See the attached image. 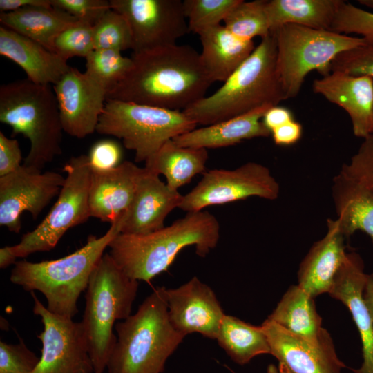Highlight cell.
Listing matches in <instances>:
<instances>
[{
  "label": "cell",
  "mask_w": 373,
  "mask_h": 373,
  "mask_svg": "<svg viewBox=\"0 0 373 373\" xmlns=\"http://www.w3.org/2000/svg\"><path fill=\"white\" fill-rule=\"evenodd\" d=\"M169 321L185 336L199 333L216 339L225 315L211 288L196 276L174 289H166Z\"/></svg>",
  "instance_id": "e0dca14e"
},
{
  "label": "cell",
  "mask_w": 373,
  "mask_h": 373,
  "mask_svg": "<svg viewBox=\"0 0 373 373\" xmlns=\"http://www.w3.org/2000/svg\"><path fill=\"white\" fill-rule=\"evenodd\" d=\"M0 55L19 66L27 79L41 85H54L70 68L57 53L3 26H0Z\"/></svg>",
  "instance_id": "603a6c76"
},
{
  "label": "cell",
  "mask_w": 373,
  "mask_h": 373,
  "mask_svg": "<svg viewBox=\"0 0 373 373\" xmlns=\"http://www.w3.org/2000/svg\"><path fill=\"white\" fill-rule=\"evenodd\" d=\"M93 50V26L80 20L62 30L53 43L54 52L66 61L74 57L86 58Z\"/></svg>",
  "instance_id": "d590c367"
},
{
  "label": "cell",
  "mask_w": 373,
  "mask_h": 373,
  "mask_svg": "<svg viewBox=\"0 0 373 373\" xmlns=\"http://www.w3.org/2000/svg\"><path fill=\"white\" fill-rule=\"evenodd\" d=\"M267 373H280L278 368L274 364H269L267 368Z\"/></svg>",
  "instance_id": "681fc988"
},
{
  "label": "cell",
  "mask_w": 373,
  "mask_h": 373,
  "mask_svg": "<svg viewBox=\"0 0 373 373\" xmlns=\"http://www.w3.org/2000/svg\"><path fill=\"white\" fill-rule=\"evenodd\" d=\"M341 0H271L265 10L270 32L285 24L330 30Z\"/></svg>",
  "instance_id": "83f0119b"
},
{
  "label": "cell",
  "mask_w": 373,
  "mask_h": 373,
  "mask_svg": "<svg viewBox=\"0 0 373 373\" xmlns=\"http://www.w3.org/2000/svg\"><path fill=\"white\" fill-rule=\"evenodd\" d=\"M16 258L12 256L8 249V247H1L0 249V268L6 269L11 265H15Z\"/></svg>",
  "instance_id": "c3c4849f"
},
{
  "label": "cell",
  "mask_w": 373,
  "mask_h": 373,
  "mask_svg": "<svg viewBox=\"0 0 373 373\" xmlns=\"http://www.w3.org/2000/svg\"><path fill=\"white\" fill-rule=\"evenodd\" d=\"M93 46L94 50H132V33L124 16L112 8L108 10L93 26Z\"/></svg>",
  "instance_id": "836d02e7"
},
{
  "label": "cell",
  "mask_w": 373,
  "mask_h": 373,
  "mask_svg": "<svg viewBox=\"0 0 373 373\" xmlns=\"http://www.w3.org/2000/svg\"><path fill=\"white\" fill-rule=\"evenodd\" d=\"M52 88L65 133L80 139L96 131L107 99L104 88L70 66Z\"/></svg>",
  "instance_id": "2e32d148"
},
{
  "label": "cell",
  "mask_w": 373,
  "mask_h": 373,
  "mask_svg": "<svg viewBox=\"0 0 373 373\" xmlns=\"http://www.w3.org/2000/svg\"><path fill=\"white\" fill-rule=\"evenodd\" d=\"M273 106H263L245 114L218 123L195 128L172 139L180 146L212 149L232 146L244 140L271 135L262 122Z\"/></svg>",
  "instance_id": "cb8c5ba5"
},
{
  "label": "cell",
  "mask_w": 373,
  "mask_h": 373,
  "mask_svg": "<svg viewBox=\"0 0 373 373\" xmlns=\"http://www.w3.org/2000/svg\"><path fill=\"white\" fill-rule=\"evenodd\" d=\"M33 312L41 318L44 330L37 338L42 344L41 356L33 373H92L93 363L81 322L50 312L30 292Z\"/></svg>",
  "instance_id": "7c38bea8"
},
{
  "label": "cell",
  "mask_w": 373,
  "mask_h": 373,
  "mask_svg": "<svg viewBox=\"0 0 373 373\" xmlns=\"http://www.w3.org/2000/svg\"><path fill=\"white\" fill-rule=\"evenodd\" d=\"M21 151L16 139L7 137L0 131V177L10 173L22 164Z\"/></svg>",
  "instance_id": "7bdbcfd3"
},
{
  "label": "cell",
  "mask_w": 373,
  "mask_h": 373,
  "mask_svg": "<svg viewBox=\"0 0 373 373\" xmlns=\"http://www.w3.org/2000/svg\"><path fill=\"white\" fill-rule=\"evenodd\" d=\"M261 326L269 342L270 354L278 362L280 373H341L346 367L325 328L319 341L312 343L267 318Z\"/></svg>",
  "instance_id": "9a60e30c"
},
{
  "label": "cell",
  "mask_w": 373,
  "mask_h": 373,
  "mask_svg": "<svg viewBox=\"0 0 373 373\" xmlns=\"http://www.w3.org/2000/svg\"><path fill=\"white\" fill-rule=\"evenodd\" d=\"M64 171L65 182L48 215L34 230L23 235L19 243L8 246L16 258L52 249L69 229L91 217L88 204L91 168L88 155L71 157Z\"/></svg>",
  "instance_id": "30bf717a"
},
{
  "label": "cell",
  "mask_w": 373,
  "mask_h": 373,
  "mask_svg": "<svg viewBox=\"0 0 373 373\" xmlns=\"http://www.w3.org/2000/svg\"><path fill=\"white\" fill-rule=\"evenodd\" d=\"M51 3L53 7L93 26L111 9L110 1L107 0H51Z\"/></svg>",
  "instance_id": "60d3db41"
},
{
  "label": "cell",
  "mask_w": 373,
  "mask_h": 373,
  "mask_svg": "<svg viewBox=\"0 0 373 373\" xmlns=\"http://www.w3.org/2000/svg\"><path fill=\"white\" fill-rule=\"evenodd\" d=\"M51 0H0L1 12H7L29 7H51Z\"/></svg>",
  "instance_id": "bcb514c9"
},
{
  "label": "cell",
  "mask_w": 373,
  "mask_h": 373,
  "mask_svg": "<svg viewBox=\"0 0 373 373\" xmlns=\"http://www.w3.org/2000/svg\"><path fill=\"white\" fill-rule=\"evenodd\" d=\"M294 120L292 112L283 106H271L265 113L262 122L271 132L275 128Z\"/></svg>",
  "instance_id": "f6af8a7d"
},
{
  "label": "cell",
  "mask_w": 373,
  "mask_h": 373,
  "mask_svg": "<svg viewBox=\"0 0 373 373\" xmlns=\"http://www.w3.org/2000/svg\"><path fill=\"white\" fill-rule=\"evenodd\" d=\"M271 34L276 41V70L286 99L298 94L309 72L316 70L327 75L338 54L369 44L361 37L295 24H285Z\"/></svg>",
  "instance_id": "ba28073f"
},
{
  "label": "cell",
  "mask_w": 373,
  "mask_h": 373,
  "mask_svg": "<svg viewBox=\"0 0 373 373\" xmlns=\"http://www.w3.org/2000/svg\"><path fill=\"white\" fill-rule=\"evenodd\" d=\"M357 152L340 173L373 191V133L363 138Z\"/></svg>",
  "instance_id": "ab89813d"
},
{
  "label": "cell",
  "mask_w": 373,
  "mask_h": 373,
  "mask_svg": "<svg viewBox=\"0 0 373 373\" xmlns=\"http://www.w3.org/2000/svg\"><path fill=\"white\" fill-rule=\"evenodd\" d=\"M372 133H373V117H372Z\"/></svg>",
  "instance_id": "816d5d0a"
},
{
  "label": "cell",
  "mask_w": 373,
  "mask_h": 373,
  "mask_svg": "<svg viewBox=\"0 0 373 373\" xmlns=\"http://www.w3.org/2000/svg\"><path fill=\"white\" fill-rule=\"evenodd\" d=\"M280 185L267 166L254 162L231 169H212L203 174L197 185L183 195L179 209L193 212L217 204H223L258 197L276 200Z\"/></svg>",
  "instance_id": "8fae6325"
},
{
  "label": "cell",
  "mask_w": 373,
  "mask_h": 373,
  "mask_svg": "<svg viewBox=\"0 0 373 373\" xmlns=\"http://www.w3.org/2000/svg\"><path fill=\"white\" fill-rule=\"evenodd\" d=\"M265 0L241 1L224 20V26L234 35L253 41L256 37L263 39L271 35L267 21Z\"/></svg>",
  "instance_id": "d6a6232c"
},
{
  "label": "cell",
  "mask_w": 373,
  "mask_h": 373,
  "mask_svg": "<svg viewBox=\"0 0 373 373\" xmlns=\"http://www.w3.org/2000/svg\"><path fill=\"white\" fill-rule=\"evenodd\" d=\"M267 319L312 343L319 341L324 329L314 298L298 285L289 287Z\"/></svg>",
  "instance_id": "f1b7e54d"
},
{
  "label": "cell",
  "mask_w": 373,
  "mask_h": 373,
  "mask_svg": "<svg viewBox=\"0 0 373 373\" xmlns=\"http://www.w3.org/2000/svg\"><path fill=\"white\" fill-rule=\"evenodd\" d=\"M358 1L367 8H373V0H359Z\"/></svg>",
  "instance_id": "f907efd6"
},
{
  "label": "cell",
  "mask_w": 373,
  "mask_h": 373,
  "mask_svg": "<svg viewBox=\"0 0 373 373\" xmlns=\"http://www.w3.org/2000/svg\"><path fill=\"white\" fill-rule=\"evenodd\" d=\"M303 126L296 120L290 121L271 132L273 140L278 146H289L296 143L302 137Z\"/></svg>",
  "instance_id": "ee69618b"
},
{
  "label": "cell",
  "mask_w": 373,
  "mask_h": 373,
  "mask_svg": "<svg viewBox=\"0 0 373 373\" xmlns=\"http://www.w3.org/2000/svg\"><path fill=\"white\" fill-rule=\"evenodd\" d=\"M138 286L139 282L128 277L108 253L104 254L86 289L81 321L94 373H104L106 368L117 340L115 323L131 315Z\"/></svg>",
  "instance_id": "52a82bcc"
},
{
  "label": "cell",
  "mask_w": 373,
  "mask_h": 373,
  "mask_svg": "<svg viewBox=\"0 0 373 373\" xmlns=\"http://www.w3.org/2000/svg\"><path fill=\"white\" fill-rule=\"evenodd\" d=\"M132 202L123 213L121 233L145 235L164 227L166 216L178 208L183 195L145 167Z\"/></svg>",
  "instance_id": "d6986e66"
},
{
  "label": "cell",
  "mask_w": 373,
  "mask_h": 373,
  "mask_svg": "<svg viewBox=\"0 0 373 373\" xmlns=\"http://www.w3.org/2000/svg\"><path fill=\"white\" fill-rule=\"evenodd\" d=\"M217 218L207 211L187 212L170 226L145 235L119 233L109 244L108 254L130 278L144 282L167 270L178 253L194 246L206 256L220 239Z\"/></svg>",
  "instance_id": "7a4b0ae2"
},
{
  "label": "cell",
  "mask_w": 373,
  "mask_h": 373,
  "mask_svg": "<svg viewBox=\"0 0 373 373\" xmlns=\"http://www.w3.org/2000/svg\"><path fill=\"white\" fill-rule=\"evenodd\" d=\"M367 276L360 256L347 253L328 292L347 307L361 337L363 362L354 373H373V322L363 296Z\"/></svg>",
  "instance_id": "ac0fdd59"
},
{
  "label": "cell",
  "mask_w": 373,
  "mask_h": 373,
  "mask_svg": "<svg viewBox=\"0 0 373 373\" xmlns=\"http://www.w3.org/2000/svg\"><path fill=\"white\" fill-rule=\"evenodd\" d=\"M65 177L55 171H35L21 165L0 177V225L18 233L21 216L29 212L34 220L58 195Z\"/></svg>",
  "instance_id": "5bb4252c"
},
{
  "label": "cell",
  "mask_w": 373,
  "mask_h": 373,
  "mask_svg": "<svg viewBox=\"0 0 373 373\" xmlns=\"http://www.w3.org/2000/svg\"><path fill=\"white\" fill-rule=\"evenodd\" d=\"M122 214L102 236L90 235L86 245L61 258L32 262L17 261L10 280L26 291H38L46 298L52 313L73 318L78 312L77 300L86 291L90 276L110 242L121 232Z\"/></svg>",
  "instance_id": "277c9868"
},
{
  "label": "cell",
  "mask_w": 373,
  "mask_h": 373,
  "mask_svg": "<svg viewBox=\"0 0 373 373\" xmlns=\"http://www.w3.org/2000/svg\"><path fill=\"white\" fill-rule=\"evenodd\" d=\"M78 19L55 7H29L1 12L3 26L54 52L57 36Z\"/></svg>",
  "instance_id": "4316f807"
},
{
  "label": "cell",
  "mask_w": 373,
  "mask_h": 373,
  "mask_svg": "<svg viewBox=\"0 0 373 373\" xmlns=\"http://www.w3.org/2000/svg\"><path fill=\"white\" fill-rule=\"evenodd\" d=\"M39 361L22 340L17 344L0 342V373H33Z\"/></svg>",
  "instance_id": "f35d334b"
},
{
  "label": "cell",
  "mask_w": 373,
  "mask_h": 373,
  "mask_svg": "<svg viewBox=\"0 0 373 373\" xmlns=\"http://www.w3.org/2000/svg\"><path fill=\"white\" fill-rule=\"evenodd\" d=\"M332 194L344 236L361 231L373 241V191L339 172L333 178Z\"/></svg>",
  "instance_id": "484cf974"
},
{
  "label": "cell",
  "mask_w": 373,
  "mask_h": 373,
  "mask_svg": "<svg viewBox=\"0 0 373 373\" xmlns=\"http://www.w3.org/2000/svg\"><path fill=\"white\" fill-rule=\"evenodd\" d=\"M88 157L91 169L108 171L120 164L122 150L115 141L102 140L91 147Z\"/></svg>",
  "instance_id": "b9f144b4"
},
{
  "label": "cell",
  "mask_w": 373,
  "mask_h": 373,
  "mask_svg": "<svg viewBox=\"0 0 373 373\" xmlns=\"http://www.w3.org/2000/svg\"><path fill=\"white\" fill-rule=\"evenodd\" d=\"M331 31L340 34H356L373 44V13L342 1L333 23Z\"/></svg>",
  "instance_id": "8d00e7d4"
},
{
  "label": "cell",
  "mask_w": 373,
  "mask_h": 373,
  "mask_svg": "<svg viewBox=\"0 0 373 373\" xmlns=\"http://www.w3.org/2000/svg\"><path fill=\"white\" fill-rule=\"evenodd\" d=\"M110 3L129 24L133 52L176 44L189 32L183 1L110 0Z\"/></svg>",
  "instance_id": "4fadbf2b"
},
{
  "label": "cell",
  "mask_w": 373,
  "mask_h": 373,
  "mask_svg": "<svg viewBox=\"0 0 373 373\" xmlns=\"http://www.w3.org/2000/svg\"><path fill=\"white\" fill-rule=\"evenodd\" d=\"M203 67L213 82H224L255 49L253 41L241 39L224 25L207 28L198 34Z\"/></svg>",
  "instance_id": "d4e9b609"
},
{
  "label": "cell",
  "mask_w": 373,
  "mask_h": 373,
  "mask_svg": "<svg viewBox=\"0 0 373 373\" xmlns=\"http://www.w3.org/2000/svg\"><path fill=\"white\" fill-rule=\"evenodd\" d=\"M164 287L147 296L134 314L117 323L108 373H162L185 336L172 326Z\"/></svg>",
  "instance_id": "5b68a950"
},
{
  "label": "cell",
  "mask_w": 373,
  "mask_h": 373,
  "mask_svg": "<svg viewBox=\"0 0 373 373\" xmlns=\"http://www.w3.org/2000/svg\"><path fill=\"white\" fill-rule=\"evenodd\" d=\"M285 97L276 70L274 36L261 39L249 57L215 93L183 112L197 125H212L263 106H277Z\"/></svg>",
  "instance_id": "3957f363"
},
{
  "label": "cell",
  "mask_w": 373,
  "mask_h": 373,
  "mask_svg": "<svg viewBox=\"0 0 373 373\" xmlns=\"http://www.w3.org/2000/svg\"><path fill=\"white\" fill-rule=\"evenodd\" d=\"M208 157L206 149L180 146L169 140L145 162L144 167L156 175H164L166 185L178 191L204 171Z\"/></svg>",
  "instance_id": "f546056e"
},
{
  "label": "cell",
  "mask_w": 373,
  "mask_h": 373,
  "mask_svg": "<svg viewBox=\"0 0 373 373\" xmlns=\"http://www.w3.org/2000/svg\"><path fill=\"white\" fill-rule=\"evenodd\" d=\"M329 71L373 79V44L341 52L331 62Z\"/></svg>",
  "instance_id": "74e56055"
},
{
  "label": "cell",
  "mask_w": 373,
  "mask_h": 373,
  "mask_svg": "<svg viewBox=\"0 0 373 373\" xmlns=\"http://www.w3.org/2000/svg\"><path fill=\"white\" fill-rule=\"evenodd\" d=\"M0 122L30 142L23 165L41 171L61 154L64 131L57 101L51 85L28 79L0 86Z\"/></svg>",
  "instance_id": "8992f818"
},
{
  "label": "cell",
  "mask_w": 373,
  "mask_h": 373,
  "mask_svg": "<svg viewBox=\"0 0 373 373\" xmlns=\"http://www.w3.org/2000/svg\"><path fill=\"white\" fill-rule=\"evenodd\" d=\"M144 171V167L130 161L108 171L91 169L88 195L90 216L114 222L131 205Z\"/></svg>",
  "instance_id": "ffe728a7"
},
{
  "label": "cell",
  "mask_w": 373,
  "mask_h": 373,
  "mask_svg": "<svg viewBox=\"0 0 373 373\" xmlns=\"http://www.w3.org/2000/svg\"><path fill=\"white\" fill-rule=\"evenodd\" d=\"M241 0H184L189 32L196 34L220 25Z\"/></svg>",
  "instance_id": "e575fe53"
},
{
  "label": "cell",
  "mask_w": 373,
  "mask_h": 373,
  "mask_svg": "<svg viewBox=\"0 0 373 373\" xmlns=\"http://www.w3.org/2000/svg\"><path fill=\"white\" fill-rule=\"evenodd\" d=\"M106 373H108V372H106Z\"/></svg>",
  "instance_id": "f5cc1de1"
},
{
  "label": "cell",
  "mask_w": 373,
  "mask_h": 373,
  "mask_svg": "<svg viewBox=\"0 0 373 373\" xmlns=\"http://www.w3.org/2000/svg\"><path fill=\"white\" fill-rule=\"evenodd\" d=\"M85 73L99 84L107 94L126 76L133 66L131 57L119 51L95 49L85 58Z\"/></svg>",
  "instance_id": "1f68e13d"
},
{
  "label": "cell",
  "mask_w": 373,
  "mask_h": 373,
  "mask_svg": "<svg viewBox=\"0 0 373 373\" xmlns=\"http://www.w3.org/2000/svg\"><path fill=\"white\" fill-rule=\"evenodd\" d=\"M216 340L231 359L240 365L257 356L270 354L262 326L251 325L233 316L224 315Z\"/></svg>",
  "instance_id": "4dcf8cb0"
},
{
  "label": "cell",
  "mask_w": 373,
  "mask_h": 373,
  "mask_svg": "<svg viewBox=\"0 0 373 373\" xmlns=\"http://www.w3.org/2000/svg\"><path fill=\"white\" fill-rule=\"evenodd\" d=\"M196 126L183 111L107 99L96 132L121 139L136 162H145L165 142Z\"/></svg>",
  "instance_id": "9c48e42d"
},
{
  "label": "cell",
  "mask_w": 373,
  "mask_h": 373,
  "mask_svg": "<svg viewBox=\"0 0 373 373\" xmlns=\"http://www.w3.org/2000/svg\"><path fill=\"white\" fill-rule=\"evenodd\" d=\"M327 227L326 234L313 244L298 271V285L314 298L329 291L347 253L337 220L328 218Z\"/></svg>",
  "instance_id": "7402d4cb"
},
{
  "label": "cell",
  "mask_w": 373,
  "mask_h": 373,
  "mask_svg": "<svg viewBox=\"0 0 373 373\" xmlns=\"http://www.w3.org/2000/svg\"><path fill=\"white\" fill-rule=\"evenodd\" d=\"M133 66L107 99L183 111L205 97L212 82L200 52L173 44L133 52Z\"/></svg>",
  "instance_id": "6da1fadb"
},
{
  "label": "cell",
  "mask_w": 373,
  "mask_h": 373,
  "mask_svg": "<svg viewBox=\"0 0 373 373\" xmlns=\"http://www.w3.org/2000/svg\"><path fill=\"white\" fill-rule=\"evenodd\" d=\"M363 296L373 322V274H368L364 289Z\"/></svg>",
  "instance_id": "7dc6e473"
},
{
  "label": "cell",
  "mask_w": 373,
  "mask_h": 373,
  "mask_svg": "<svg viewBox=\"0 0 373 373\" xmlns=\"http://www.w3.org/2000/svg\"><path fill=\"white\" fill-rule=\"evenodd\" d=\"M315 93L343 108L349 115L355 136L364 138L372 133L373 117V79L331 72L316 79Z\"/></svg>",
  "instance_id": "44dd1931"
}]
</instances>
